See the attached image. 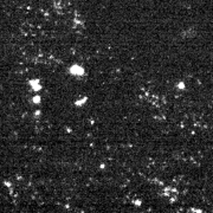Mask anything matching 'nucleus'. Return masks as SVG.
<instances>
[{
	"label": "nucleus",
	"instance_id": "f257e3e1",
	"mask_svg": "<svg viewBox=\"0 0 213 213\" xmlns=\"http://www.w3.org/2000/svg\"><path fill=\"white\" fill-rule=\"evenodd\" d=\"M69 72H70L72 76L82 77V76H84V74H85V70H84V68H83L82 65L74 64V65H71V66H70V69H69Z\"/></svg>",
	"mask_w": 213,
	"mask_h": 213
},
{
	"label": "nucleus",
	"instance_id": "f03ea898",
	"mask_svg": "<svg viewBox=\"0 0 213 213\" xmlns=\"http://www.w3.org/2000/svg\"><path fill=\"white\" fill-rule=\"evenodd\" d=\"M29 83H30V85H31L32 90H35V91H39V90L41 89V85H40L39 79H31Z\"/></svg>",
	"mask_w": 213,
	"mask_h": 213
},
{
	"label": "nucleus",
	"instance_id": "7ed1b4c3",
	"mask_svg": "<svg viewBox=\"0 0 213 213\" xmlns=\"http://www.w3.org/2000/svg\"><path fill=\"white\" fill-rule=\"evenodd\" d=\"M88 101V97H83L82 99H79V101H76V105H83L85 102Z\"/></svg>",
	"mask_w": 213,
	"mask_h": 213
},
{
	"label": "nucleus",
	"instance_id": "20e7f679",
	"mask_svg": "<svg viewBox=\"0 0 213 213\" xmlns=\"http://www.w3.org/2000/svg\"><path fill=\"white\" fill-rule=\"evenodd\" d=\"M40 99H41V98H40V96H39V95H36V96L33 97V99H32V101H33V103L38 104V103H40Z\"/></svg>",
	"mask_w": 213,
	"mask_h": 213
}]
</instances>
